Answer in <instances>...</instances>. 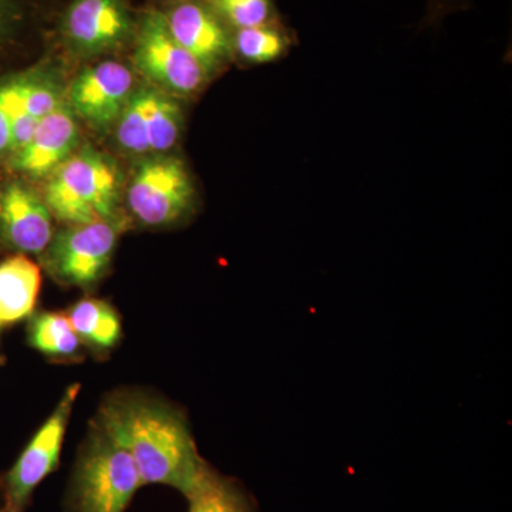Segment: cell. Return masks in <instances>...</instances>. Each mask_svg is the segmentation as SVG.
Returning a JSON list of instances; mask_svg holds the SVG:
<instances>
[{"mask_svg": "<svg viewBox=\"0 0 512 512\" xmlns=\"http://www.w3.org/2000/svg\"><path fill=\"white\" fill-rule=\"evenodd\" d=\"M97 429L126 451L144 485H165L185 497L210 467L183 413L160 400L117 394L101 407Z\"/></svg>", "mask_w": 512, "mask_h": 512, "instance_id": "cell-1", "label": "cell"}, {"mask_svg": "<svg viewBox=\"0 0 512 512\" xmlns=\"http://www.w3.org/2000/svg\"><path fill=\"white\" fill-rule=\"evenodd\" d=\"M120 188L116 163L99 151L82 148L49 175L43 200L57 220L87 224L114 218Z\"/></svg>", "mask_w": 512, "mask_h": 512, "instance_id": "cell-2", "label": "cell"}, {"mask_svg": "<svg viewBox=\"0 0 512 512\" xmlns=\"http://www.w3.org/2000/svg\"><path fill=\"white\" fill-rule=\"evenodd\" d=\"M143 480L133 460L99 429L90 436L77 458L66 512H126Z\"/></svg>", "mask_w": 512, "mask_h": 512, "instance_id": "cell-3", "label": "cell"}, {"mask_svg": "<svg viewBox=\"0 0 512 512\" xmlns=\"http://www.w3.org/2000/svg\"><path fill=\"white\" fill-rule=\"evenodd\" d=\"M133 45L137 72L150 86L175 99L195 96L211 79L202 64L171 35L160 10L151 9L141 16Z\"/></svg>", "mask_w": 512, "mask_h": 512, "instance_id": "cell-4", "label": "cell"}, {"mask_svg": "<svg viewBox=\"0 0 512 512\" xmlns=\"http://www.w3.org/2000/svg\"><path fill=\"white\" fill-rule=\"evenodd\" d=\"M79 392L80 384L67 387L53 413L36 431L15 464L0 477V511H28L37 487L59 467L64 436Z\"/></svg>", "mask_w": 512, "mask_h": 512, "instance_id": "cell-5", "label": "cell"}, {"mask_svg": "<svg viewBox=\"0 0 512 512\" xmlns=\"http://www.w3.org/2000/svg\"><path fill=\"white\" fill-rule=\"evenodd\" d=\"M194 183L177 157H143L127 188L131 214L148 227H164L183 218L194 202Z\"/></svg>", "mask_w": 512, "mask_h": 512, "instance_id": "cell-6", "label": "cell"}, {"mask_svg": "<svg viewBox=\"0 0 512 512\" xmlns=\"http://www.w3.org/2000/svg\"><path fill=\"white\" fill-rule=\"evenodd\" d=\"M120 229L116 218L70 225L43 252L47 268L63 284L96 285L109 268Z\"/></svg>", "mask_w": 512, "mask_h": 512, "instance_id": "cell-7", "label": "cell"}, {"mask_svg": "<svg viewBox=\"0 0 512 512\" xmlns=\"http://www.w3.org/2000/svg\"><path fill=\"white\" fill-rule=\"evenodd\" d=\"M114 126L121 150L131 156H160L181 136L183 109L170 94L144 86L134 90Z\"/></svg>", "mask_w": 512, "mask_h": 512, "instance_id": "cell-8", "label": "cell"}, {"mask_svg": "<svg viewBox=\"0 0 512 512\" xmlns=\"http://www.w3.org/2000/svg\"><path fill=\"white\" fill-rule=\"evenodd\" d=\"M136 30L127 0H72L60 26L64 43L80 57L116 52L133 42Z\"/></svg>", "mask_w": 512, "mask_h": 512, "instance_id": "cell-9", "label": "cell"}, {"mask_svg": "<svg viewBox=\"0 0 512 512\" xmlns=\"http://www.w3.org/2000/svg\"><path fill=\"white\" fill-rule=\"evenodd\" d=\"M134 90L130 67L117 60H103L74 79L67 90L66 103L76 117L104 130L117 123Z\"/></svg>", "mask_w": 512, "mask_h": 512, "instance_id": "cell-10", "label": "cell"}, {"mask_svg": "<svg viewBox=\"0 0 512 512\" xmlns=\"http://www.w3.org/2000/svg\"><path fill=\"white\" fill-rule=\"evenodd\" d=\"M174 39L212 76L234 56L229 26L207 0H180L164 13Z\"/></svg>", "mask_w": 512, "mask_h": 512, "instance_id": "cell-11", "label": "cell"}, {"mask_svg": "<svg viewBox=\"0 0 512 512\" xmlns=\"http://www.w3.org/2000/svg\"><path fill=\"white\" fill-rule=\"evenodd\" d=\"M52 218L29 185L10 181L0 187V244L16 254H43L55 237Z\"/></svg>", "mask_w": 512, "mask_h": 512, "instance_id": "cell-12", "label": "cell"}, {"mask_svg": "<svg viewBox=\"0 0 512 512\" xmlns=\"http://www.w3.org/2000/svg\"><path fill=\"white\" fill-rule=\"evenodd\" d=\"M79 138L76 114L64 100L62 106L40 121L28 143L9 158V168L29 178L49 177L76 151Z\"/></svg>", "mask_w": 512, "mask_h": 512, "instance_id": "cell-13", "label": "cell"}, {"mask_svg": "<svg viewBox=\"0 0 512 512\" xmlns=\"http://www.w3.org/2000/svg\"><path fill=\"white\" fill-rule=\"evenodd\" d=\"M40 286V268L28 255L15 254L0 262V329L33 315Z\"/></svg>", "mask_w": 512, "mask_h": 512, "instance_id": "cell-14", "label": "cell"}, {"mask_svg": "<svg viewBox=\"0 0 512 512\" xmlns=\"http://www.w3.org/2000/svg\"><path fill=\"white\" fill-rule=\"evenodd\" d=\"M64 100H66V94L63 93L62 87L52 73L46 72L45 69L25 72V82L20 92L15 124H13L10 157L28 143L40 121L45 120L57 107L62 106Z\"/></svg>", "mask_w": 512, "mask_h": 512, "instance_id": "cell-15", "label": "cell"}, {"mask_svg": "<svg viewBox=\"0 0 512 512\" xmlns=\"http://www.w3.org/2000/svg\"><path fill=\"white\" fill-rule=\"evenodd\" d=\"M187 512H259L254 498L235 478L222 476L211 466L190 494Z\"/></svg>", "mask_w": 512, "mask_h": 512, "instance_id": "cell-16", "label": "cell"}, {"mask_svg": "<svg viewBox=\"0 0 512 512\" xmlns=\"http://www.w3.org/2000/svg\"><path fill=\"white\" fill-rule=\"evenodd\" d=\"M67 318L79 339L93 348L109 350L120 342V316L107 302L82 299L74 303Z\"/></svg>", "mask_w": 512, "mask_h": 512, "instance_id": "cell-17", "label": "cell"}, {"mask_svg": "<svg viewBox=\"0 0 512 512\" xmlns=\"http://www.w3.org/2000/svg\"><path fill=\"white\" fill-rule=\"evenodd\" d=\"M28 342L33 349L50 357H73L80 350L77 333L64 313H33L29 318Z\"/></svg>", "mask_w": 512, "mask_h": 512, "instance_id": "cell-18", "label": "cell"}, {"mask_svg": "<svg viewBox=\"0 0 512 512\" xmlns=\"http://www.w3.org/2000/svg\"><path fill=\"white\" fill-rule=\"evenodd\" d=\"M291 36L278 23L238 29L232 33L234 56L249 64H265L281 59L291 49Z\"/></svg>", "mask_w": 512, "mask_h": 512, "instance_id": "cell-19", "label": "cell"}, {"mask_svg": "<svg viewBox=\"0 0 512 512\" xmlns=\"http://www.w3.org/2000/svg\"><path fill=\"white\" fill-rule=\"evenodd\" d=\"M229 28L247 29L275 22L272 0H207Z\"/></svg>", "mask_w": 512, "mask_h": 512, "instance_id": "cell-20", "label": "cell"}, {"mask_svg": "<svg viewBox=\"0 0 512 512\" xmlns=\"http://www.w3.org/2000/svg\"><path fill=\"white\" fill-rule=\"evenodd\" d=\"M23 82L25 72L0 79V163L8 161L12 153L13 124Z\"/></svg>", "mask_w": 512, "mask_h": 512, "instance_id": "cell-21", "label": "cell"}, {"mask_svg": "<svg viewBox=\"0 0 512 512\" xmlns=\"http://www.w3.org/2000/svg\"><path fill=\"white\" fill-rule=\"evenodd\" d=\"M29 18V0H0V49L18 39Z\"/></svg>", "mask_w": 512, "mask_h": 512, "instance_id": "cell-22", "label": "cell"}, {"mask_svg": "<svg viewBox=\"0 0 512 512\" xmlns=\"http://www.w3.org/2000/svg\"><path fill=\"white\" fill-rule=\"evenodd\" d=\"M461 0H430V20L440 18L444 13L460 6Z\"/></svg>", "mask_w": 512, "mask_h": 512, "instance_id": "cell-23", "label": "cell"}, {"mask_svg": "<svg viewBox=\"0 0 512 512\" xmlns=\"http://www.w3.org/2000/svg\"><path fill=\"white\" fill-rule=\"evenodd\" d=\"M0 332H2V329H0ZM3 362L2 355H0V363Z\"/></svg>", "mask_w": 512, "mask_h": 512, "instance_id": "cell-24", "label": "cell"}, {"mask_svg": "<svg viewBox=\"0 0 512 512\" xmlns=\"http://www.w3.org/2000/svg\"><path fill=\"white\" fill-rule=\"evenodd\" d=\"M170 2H180V0H170Z\"/></svg>", "mask_w": 512, "mask_h": 512, "instance_id": "cell-25", "label": "cell"}, {"mask_svg": "<svg viewBox=\"0 0 512 512\" xmlns=\"http://www.w3.org/2000/svg\"><path fill=\"white\" fill-rule=\"evenodd\" d=\"M0 512H2V511H0Z\"/></svg>", "mask_w": 512, "mask_h": 512, "instance_id": "cell-26", "label": "cell"}]
</instances>
